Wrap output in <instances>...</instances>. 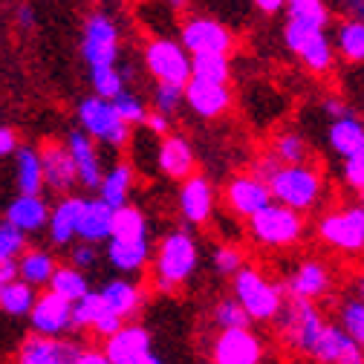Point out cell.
<instances>
[{
    "mask_svg": "<svg viewBox=\"0 0 364 364\" xmlns=\"http://www.w3.org/2000/svg\"><path fill=\"white\" fill-rule=\"evenodd\" d=\"M15 148H18V136H15V130L0 127V159H4V156H12Z\"/></svg>",
    "mask_w": 364,
    "mask_h": 364,
    "instance_id": "db71d44e",
    "label": "cell"
},
{
    "mask_svg": "<svg viewBox=\"0 0 364 364\" xmlns=\"http://www.w3.org/2000/svg\"><path fill=\"white\" fill-rule=\"evenodd\" d=\"M278 165H281V162H278L275 156H260V159H257V162L252 165V173H255V176H260V179L266 182V179H269L272 173L278 171Z\"/></svg>",
    "mask_w": 364,
    "mask_h": 364,
    "instance_id": "f5cc1de1",
    "label": "cell"
},
{
    "mask_svg": "<svg viewBox=\"0 0 364 364\" xmlns=\"http://www.w3.org/2000/svg\"><path fill=\"white\" fill-rule=\"evenodd\" d=\"M225 197H229V205L235 214L240 217H252L255 211H260L266 203H272V191L269 186L255 176V173H240L229 182V191H225Z\"/></svg>",
    "mask_w": 364,
    "mask_h": 364,
    "instance_id": "603a6c76",
    "label": "cell"
},
{
    "mask_svg": "<svg viewBox=\"0 0 364 364\" xmlns=\"http://www.w3.org/2000/svg\"><path fill=\"white\" fill-rule=\"evenodd\" d=\"M191 75L229 84V78H232L229 53H191Z\"/></svg>",
    "mask_w": 364,
    "mask_h": 364,
    "instance_id": "8d00e7d4",
    "label": "cell"
},
{
    "mask_svg": "<svg viewBox=\"0 0 364 364\" xmlns=\"http://www.w3.org/2000/svg\"><path fill=\"white\" fill-rule=\"evenodd\" d=\"M211 260H214V272H217L220 278H232L235 272L243 266V255L235 246H217L214 255H211Z\"/></svg>",
    "mask_w": 364,
    "mask_h": 364,
    "instance_id": "f6af8a7d",
    "label": "cell"
},
{
    "mask_svg": "<svg viewBox=\"0 0 364 364\" xmlns=\"http://www.w3.org/2000/svg\"><path fill=\"white\" fill-rule=\"evenodd\" d=\"M252 4L263 12V15H278L284 9V0H252Z\"/></svg>",
    "mask_w": 364,
    "mask_h": 364,
    "instance_id": "91938a15",
    "label": "cell"
},
{
    "mask_svg": "<svg viewBox=\"0 0 364 364\" xmlns=\"http://www.w3.org/2000/svg\"><path fill=\"white\" fill-rule=\"evenodd\" d=\"M47 287L55 295L67 298V301H78L90 289V278H87V272H81L78 266L67 263V266H55V272H53V278H50Z\"/></svg>",
    "mask_w": 364,
    "mask_h": 364,
    "instance_id": "836d02e7",
    "label": "cell"
},
{
    "mask_svg": "<svg viewBox=\"0 0 364 364\" xmlns=\"http://www.w3.org/2000/svg\"><path fill=\"white\" fill-rule=\"evenodd\" d=\"M81 58L93 67H113L119 61V26L110 15L93 12L87 15L81 29Z\"/></svg>",
    "mask_w": 364,
    "mask_h": 364,
    "instance_id": "ba28073f",
    "label": "cell"
},
{
    "mask_svg": "<svg viewBox=\"0 0 364 364\" xmlns=\"http://www.w3.org/2000/svg\"><path fill=\"white\" fill-rule=\"evenodd\" d=\"M179 43L188 53H232L235 38L214 18H188L179 29Z\"/></svg>",
    "mask_w": 364,
    "mask_h": 364,
    "instance_id": "4fadbf2b",
    "label": "cell"
},
{
    "mask_svg": "<svg viewBox=\"0 0 364 364\" xmlns=\"http://www.w3.org/2000/svg\"><path fill=\"white\" fill-rule=\"evenodd\" d=\"M361 188H364V186H361ZM361 188H358V191H361Z\"/></svg>",
    "mask_w": 364,
    "mask_h": 364,
    "instance_id": "e7e4bbea",
    "label": "cell"
},
{
    "mask_svg": "<svg viewBox=\"0 0 364 364\" xmlns=\"http://www.w3.org/2000/svg\"><path fill=\"white\" fill-rule=\"evenodd\" d=\"M159 148H156V165L165 176L171 179H186L188 173H194V165H197V156H194V148L186 136L179 133H165L159 136Z\"/></svg>",
    "mask_w": 364,
    "mask_h": 364,
    "instance_id": "7402d4cb",
    "label": "cell"
},
{
    "mask_svg": "<svg viewBox=\"0 0 364 364\" xmlns=\"http://www.w3.org/2000/svg\"><path fill=\"white\" fill-rule=\"evenodd\" d=\"M15 21H18V26H21V29H32V26H35V9H32L29 4L18 6V12H15Z\"/></svg>",
    "mask_w": 364,
    "mask_h": 364,
    "instance_id": "6f0895ef",
    "label": "cell"
},
{
    "mask_svg": "<svg viewBox=\"0 0 364 364\" xmlns=\"http://www.w3.org/2000/svg\"><path fill=\"white\" fill-rule=\"evenodd\" d=\"M105 312H110V306L105 304V298H102V292H93V289H87L78 301H73V312H70V324H73V330L75 333H81V330H90L93 327L99 318L105 315Z\"/></svg>",
    "mask_w": 364,
    "mask_h": 364,
    "instance_id": "e575fe53",
    "label": "cell"
},
{
    "mask_svg": "<svg viewBox=\"0 0 364 364\" xmlns=\"http://www.w3.org/2000/svg\"><path fill=\"white\" fill-rule=\"evenodd\" d=\"M165 4H168L171 12H182V9L188 6V0H165Z\"/></svg>",
    "mask_w": 364,
    "mask_h": 364,
    "instance_id": "94428289",
    "label": "cell"
},
{
    "mask_svg": "<svg viewBox=\"0 0 364 364\" xmlns=\"http://www.w3.org/2000/svg\"><path fill=\"white\" fill-rule=\"evenodd\" d=\"M64 145L73 156V165H75V173H78V186H84L87 191H96L99 182H102V173H105L96 139L84 130H70Z\"/></svg>",
    "mask_w": 364,
    "mask_h": 364,
    "instance_id": "d6986e66",
    "label": "cell"
},
{
    "mask_svg": "<svg viewBox=\"0 0 364 364\" xmlns=\"http://www.w3.org/2000/svg\"><path fill=\"white\" fill-rule=\"evenodd\" d=\"M130 188H133V168L127 162H116L110 171L102 173V182L96 191L107 205L119 208L130 203Z\"/></svg>",
    "mask_w": 364,
    "mask_h": 364,
    "instance_id": "f546056e",
    "label": "cell"
},
{
    "mask_svg": "<svg viewBox=\"0 0 364 364\" xmlns=\"http://www.w3.org/2000/svg\"><path fill=\"white\" fill-rule=\"evenodd\" d=\"M355 292H358V298L364 301V272L358 275V281H355Z\"/></svg>",
    "mask_w": 364,
    "mask_h": 364,
    "instance_id": "6125c7cd",
    "label": "cell"
},
{
    "mask_svg": "<svg viewBox=\"0 0 364 364\" xmlns=\"http://www.w3.org/2000/svg\"><path fill=\"white\" fill-rule=\"evenodd\" d=\"M18 278V257H6L0 255V287H4L6 281Z\"/></svg>",
    "mask_w": 364,
    "mask_h": 364,
    "instance_id": "11a10c76",
    "label": "cell"
},
{
    "mask_svg": "<svg viewBox=\"0 0 364 364\" xmlns=\"http://www.w3.org/2000/svg\"><path fill=\"white\" fill-rule=\"evenodd\" d=\"M284 43L289 47V53H295L306 64V70H312L318 75L330 73L336 64V50H333V41H330L327 29L315 26V23L289 18L287 29H284Z\"/></svg>",
    "mask_w": 364,
    "mask_h": 364,
    "instance_id": "8992f818",
    "label": "cell"
},
{
    "mask_svg": "<svg viewBox=\"0 0 364 364\" xmlns=\"http://www.w3.org/2000/svg\"><path fill=\"white\" fill-rule=\"evenodd\" d=\"M338 324L355 338V344L364 350V301L361 298H344L338 304Z\"/></svg>",
    "mask_w": 364,
    "mask_h": 364,
    "instance_id": "60d3db41",
    "label": "cell"
},
{
    "mask_svg": "<svg viewBox=\"0 0 364 364\" xmlns=\"http://www.w3.org/2000/svg\"><path fill=\"white\" fill-rule=\"evenodd\" d=\"M249 220V232L257 243L263 246H275V249H284V246H292L301 240L304 235V217L301 211L284 205V203H266L260 211H255Z\"/></svg>",
    "mask_w": 364,
    "mask_h": 364,
    "instance_id": "5b68a950",
    "label": "cell"
},
{
    "mask_svg": "<svg viewBox=\"0 0 364 364\" xmlns=\"http://www.w3.org/2000/svg\"><path fill=\"white\" fill-rule=\"evenodd\" d=\"M105 358L110 364H159L162 355L154 353V338L142 324H122L105 338Z\"/></svg>",
    "mask_w": 364,
    "mask_h": 364,
    "instance_id": "30bf717a",
    "label": "cell"
},
{
    "mask_svg": "<svg viewBox=\"0 0 364 364\" xmlns=\"http://www.w3.org/2000/svg\"><path fill=\"white\" fill-rule=\"evenodd\" d=\"M333 50H336L341 58H347L350 64H364V21L347 15V18L336 26Z\"/></svg>",
    "mask_w": 364,
    "mask_h": 364,
    "instance_id": "1f68e13d",
    "label": "cell"
},
{
    "mask_svg": "<svg viewBox=\"0 0 364 364\" xmlns=\"http://www.w3.org/2000/svg\"><path fill=\"white\" fill-rule=\"evenodd\" d=\"M266 347L252 333V327H229L220 330L214 344H211V358L217 364H257L263 361Z\"/></svg>",
    "mask_w": 364,
    "mask_h": 364,
    "instance_id": "7c38bea8",
    "label": "cell"
},
{
    "mask_svg": "<svg viewBox=\"0 0 364 364\" xmlns=\"http://www.w3.org/2000/svg\"><path fill=\"white\" fill-rule=\"evenodd\" d=\"M341 179H344V186L358 191L364 186V148H358L355 154H350L344 159V168H341Z\"/></svg>",
    "mask_w": 364,
    "mask_h": 364,
    "instance_id": "7dc6e473",
    "label": "cell"
},
{
    "mask_svg": "<svg viewBox=\"0 0 364 364\" xmlns=\"http://www.w3.org/2000/svg\"><path fill=\"white\" fill-rule=\"evenodd\" d=\"M321 110H324V116H330V119H338V116H347V113H355V107H350L344 99H338V96H327L324 102H321Z\"/></svg>",
    "mask_w": 364,
    "mask_h": 364,
    "instance_id": "816d5d0a",
    "label": "cell"
},
{
    "mask_svg": "<svg viewBox=\"0 0 364 364\" xmlns=\"http://www.w3.org/2000/svg\"><path fill=\"white\" fill-rule=\"evenodd\" d=\"M284 9H287L289 18L315 23L321 29L330 26V6L324 4V0H284Z\"/></svg>",
    "mask_w": 364,
    "mask_h": 364,
    "instance_id": "f35d334b",
    "label": "cell"
},
{
    "mask_svg": "<svg viewBox=\"0 0 364 364\" xmlns=\"http://www.w3.org/2000/svg\"><path fill=\"white\" fill-rule=\"evenodd\" d=\"M232 281H235V298L249 312L252 321H275V315L287 298L281 284L266 281L252 266H240L232 275Z\"/></svg>",
    "mask_w": 364,
    "mask_h": 364,
    "instance_id": "277c9868",
    "label": "cell"
},
{
    "mask_svg": "<svg viewBox=\"0 0 364 364\" xmlns=\"http://www.w3.org/2000/svg\"><path fill=\"white\" fill-rule=\"evenodd\" d=\"M122 324H124V318H119L116 312H105V315L99 318V321H96L93 327H90V333L99 336V338H107V336H110V333H116Z\"/></svg>",
    "mask_w": 364,
    "mask_h": 364,
    "instance_id": "681fc988",
    "label": "cell"
},
{
    "mask_svg": "<svg viewBox=\"0 0 364 364\" xmlns=\"http://www.w3.org/2000/svg\"><path fill=\"white\" fill-rule=\"evenodd\" d=\"M338 9H344L350 18L364 21V0H338Z\"/></svg>",
    "mask_w": 364,
    "mask_h": 364,
    "instance_id": "680465c9",
    "label": "cell"
},
{
    "mask_svg": "<svg viewBox=\"0 0 364 364\" xmlns=\"http://www.w3.org/2000/svg\"><path fill=\"white\" fill-rule=\"evenodd\" d=\"M318 237L338 252H361L364 249V208L347 205L341 211H330L318 220Z\"/></svg>",
    "mask_w": 364,
    "mask_h": 364,
    "instance_id": "8fae6325",
    "label": "cell"
},
{
    "mask_svg": "<svg viewBox=\"0 0 364 364\" xmlns=\"http://www.w3.org/2000/svg\"><path fill=\"white\" fill-rule=\"evenodd\" d=\"M102 298H105V304L110 306V312H116L119 318H133V315H139L142 312V306H145V292L136 287L133 281H124V278H113V281H107L102 289Z\"/></svg>",
    "mask_w": 364,
    "mask_h": 364,
    "instance_id": "f1b7e54d",
    "label": "cell"
},
{
    "mask_svg": "<svg viewBox=\"0 0 364 364\" xmlns=\"http://www.w3.org/2000/svg\"><path fill=\"white\" fill-rule=\"evenodd\" d=\"M281 287H284V295L318 301V298H324V295L330 292L333 275H330V269H327L321 260H306V263H301L295 272H289V278H287Z\"/></svg>",
    "mask_w": 364,
    "mask_h": 364,
    "instance_id": "44dd1931",
    "label": "cell"
},
{
    "mask_svg": "<svg viewBox=\"0 0 364 364\" xmlns=\"http://www.w3.org/2000/svg\"><path fill=\"white\" fill-rule=\"evenodd\" d=\"M38 292L32 284L21 281V278H12L0 287V309L6 315H29L32 304H35Z\"/></svg>",
    "mask_w": 364,
    "mask_h": 364,
    "instance_id": "d590c367",
    "label": "cell"
},
{
    "mask_svg": "<svg viewBox=\"0 0 364 364\" xmlns=\"http://www.w3.org/2000/svg\"><path fill=\"white\" fill-rule=\"evenodd\" d=\"M179 214L188 225H203L214 214V186L203 173H188L179 186Z\"/></svg>",
    "mask_w": 364,
    "mask_h": 364,
    "instance_id": "ffe728a7",
    "label": "cell"
},
{
    "mask_svg": "<svg viewBox=\"0 0 364 364\" xmlns=\"http://www.w3.org/2000/svg\"><path fill=\"white\" fill-rule=\"evenodd\" d=\"M272 156L281 165H298L306 162V142L298 130H284L272 139Z\"/></svg>",
    "mask_w": 364,
    "mask_h": 364,
    "instance_id": "74e56055",
    "label": "cell"
},
{
    "mask_svg": "<svg viewBox=\"0 0 364 364\" xmlns=\"http://www.w3.org/2000/svg\"><path fill=\"white\" fill-rule=\"evenodd\" d=\"M70 263L78 266L81 272H90V269H96L99 266V252H96V243H87L81 240L78 246L70 249Z\"/></svg>",
    "mask_w": 364,
    "mask_h": 364,
    "instance_id": "c3c4849f",
    "label": "cell"
},
{
    "mask_svg": "<svg viewBox=\"0 0 364 364\" xmlns=\"http://www.w3.org/2000/svg\"><path fill=\"white\" fill-rule=\"evenodd\" d=\"M145 70L156 81L186 87L191 78V53L173 38H154L145 47Z\"/></svg>",
    "mask_w": 364,
    "mask_h": 364,
    "instance_id": "9c48e42d",
    "label": "cell"
},
{
    "mask_svg": "<svg viewBox=\"0 0 364 364\" xmlns=\"http://www.w3.org/2000/svg\"><path fill=\"white\" fill-rule=\"evenodd\" d=\"M47 217H50V205L41 194H21L18 191V197L6 208V220L12 225H18L21 232H26V235H35V232L47 229Z\"/></svg>",
    "mask_w": 364,
    "mask_h": 364,
    "instance_id": "484cf974",
    "label": "cell"
},
{
    "mask_svg": "<svg viewBox=\"0 0 364 364\" xmlns=\"http://www.w3.org/2000/svg\"><path fill=\"white\" fill-rule=\"evenodd\" d=\"M55 257L47 252V249H23L21 257H18V278L32 284L35 289L38 287H47L53 272H55Z\"/></svg>",
    "mask_w": 364,
    "mask_h": 364,
    "instance_id": "4dcf8cb0",
    "label": "cell"
},
{
    "mask_svg": "<svg viewBox=\"0 0 364 364\" xmlns=\"http://www.w3.org/2000/svg\"><path fill=\"white\" fill-rule=\"evenodd\" d=\"M358 197H361V203H358V205H361V208H364V188H361V191H358Z\"/></svg>",
    "mask_w": 364,
    "mask_h": 364,
    "instance_id": "be15d7a7",
    "label": "cell"
},
{
    "mask_svg": "<svg viewBox=\"0 0 364 364\" xmlns=\"http://www.w3.org/2000/svg\"><path fill=\"white\" fill-rule=\"evenodd\" d=\"M23 249H26V232H21L18 225H12L9 220H4V223H0V255L21 257Z\"/></svg>",
    "mask_w": 364,
    "mask_h": 364,
    "instance_id": "bcb514c9",
    "label": "cell"
},
{
    "mask_svg": "<svg viewBox=\"0 0 364 364\" xmlns=\"http://www.w3.org/2000/svg\"><path fill=\"white\" fill-rule=\"evenodd\" d=\"M327 145L338 159H347L350 154L364 148V119H358V113H347V116L330 119Z\"/></svg>",
    "mask_w": 364,
    "mask_h": 364,
    "instance_id": "4316f807",
    "label": "cell"
},
{
    "mask_svg": "<svg viewBox=\"0 0 364 364\" xmlns=\"http://www.w3.org/2000/svg\"><path fill=\"white\" fill-rule=\"evenodd\" d=\"M107 260L116 272L122 275H136L142 272L151 260V240H119V237H107Z\"/></svg>",
    "mask_w": 364,
    "mask_h": 364,
    "instance_id": "83f0119b",
    "label": "cell"
},
{
    "mask_svg": "<svg viewBox=\"0 0 364 364\" xmlns=\"http://www.w3.org/2000/svg\"><path fill=\"white\" fill-rule=\"evenodd\" d=\"M275 321H278V333H281L284 344L301 355H309L318 333H321V327L327 324V318L315 306V301L287 295L278 315H275Z\"/></svg>",
    "mask_w": 364,
    "mask_h": 364,
    "instance_id": "7a4b0ae2",
    "label": "cell"
},
{
    "mask_svg": "<svg viewBox=\"0 0 364 364\" xmlns=\"http://www.w3.org/2000/svg\"><path fill=\"white\" fill-rule=\"evenodd\" d=\"M84 344L70 341L64 336H43L32 333L18 347V361L23 364H75Z\"/></svg>",
    "mask_w": 364,
    "mask_h": 364,
    "instance_id": "5bb4252c",
    "label": "cell"
},
{
    "mask_svg": "<svg viewBox=\"0 0 364 364\" xmlns=\"http://www.w3.org/2000/svg\"><path fill=\"white\" fill-rule=\"evenodd\" d=\"M182 102H186V96H182V87L179 84H168V81H156L154 87V93H151V105L154 110L165 113V116H173Z\"/></svg>",
    "mask_w": 364,
    "mask_h": 364,
    "instance_id": "ee69618b",
    "label": "cell"
},
{
    "mask_svg": "<svg viewBox=\"0 0 364 364\" xmlns=\"http://www.w3.org/2000/svg\"><path fill=\"white\" fill-rule=\"evenodd\" d=\"M15 186L21 194H41L43 173H41L38 148H29V145L15 148Z\"/></svg>",
    "mask_w": 364,
    "mask_h": 364,
    "instance_id": "d6a6232c",
    "label": "cell"
},
{
    "mask_svg": "<svg viewBox=\"0 0 364 364\" xmlns=\"http://www.w3.org/2000/svg\"><path fill=\"white\" fill-rule=\"evenodd\" d=\"M113 205H107L102 197L96 200H84L81 205V214H78V229H75V237L78 240H87V243H105L113 232Z\"/></svg>",
    "mask_w": 364,
    "mask_h": 364,
    "instance_id": "d4e9b609",
    "label": "cell"
},
{
    "mask_svg": "<svg viewBox=\"0 0 364 364\" xmlns=\"http://www.w3.org/2000/svg\"><path fill=\"white\" fill-rule=\"evenodd\" d=\"M78 122H81L84 133H90L96 142H102L107 148H124L130 139V124L119 119L110 99H102V96L81 99L78 102Z\"/></svg>",
    "mask_w": 364,
    "mask_h": 364,
    "instance_id": "52a82bcc",
    "label": "cell"
},
{
    "mask_svg": "<svg viewBox=\"0 0 364 364\" xmlns=\"http://www.w3.org/2000/svg\"><path fill=\"white\" fill-rule=\"evenodd\" d=\"M110 105H113V110L119 113V119L127 122L130 127H139V124L145 122V116H148L145 99L136 96V93H130V90H122V93H116V96L110 99Z\"/></svg>",
    "mask_w": 364,
    "mask_h": 364,
    "instance_id": "b9f144b4",
    "label": "cell"
},
{
    "mask_svg": "<svg viewBox=\"0 0 364 364\" xmlns=\"http://www.w3.org/2000/svg\"><path fill=\"white\" fill-rule=\"evenodd\" d=\"M90 84H93L96 90V96L102 99H113L116 93H122L124 90V73L113 67H93L90 70Z\"/></svg>",
    "mask_w": 364,
    "mask_h": 364,
    "instance_id": "7bdbcfd3",
    "label": "cell"
},
{
    "mask_svg": "<svg viewBox=\"0 0 364 364\" xmlns=\"http://www.w3.org/2000/svg\"><path fill=\"white\" fill-rule=\"evenodd\" d=\"M266 186L272 191V200L284 203L295 211H312L324 194V179L315 168L306 162L298 165H278V171L266 179Z\"/></svg>",
    "mask_w": 364,
    "mask_h": 364,
    "instance_id": "6da1fadb",
    "label": "cell"
},
{
    "mask_svg": "<svg viewBox=\"0 0 364 364\" xmlns=\"http://www.w3.org/2000/svg\"><path fill=\"white\" fill-rule=\"evenodd\" d=\"M182 96H186V105L200 119H220L232 107V90L229 84H220V81H205L191 75L186 87H182Z\"/></svg>",
    "mask_w": 364,
    "mask_h": 364,
    "instance_id": "e0dca14e",
    "label": "cell"
},
{
    "mask_svg": "<svg viewBox=\"0 0 364 364\" xmlns=\"http://www.w3.org/2000/svg\"><path fill=\"white\" fill-rule=\"evenodd\" d=\"M211 321L217 330H229V327H252V318L249 312L240 306V301L232 295V298H223L217 301L214 312H211Z\"/></svg>",
    "mask_w": 364,
    "mask_h": 364,
    "instance_id": "ab89813d",
    "label": "cell"
},
{
    "mask_svg": "<svg viewBox=\"0 0 364 364\" xmlns=\"http://www.w3.org/2000/svg\"><path fill=\"white\" fill-rule=\"evenodd\" d=\"M197 240L186 229L165 235L156 252V289L173 292L179 284H186L197 269Z\"/></svg>",
    "mask_w": 364,
    "mask_h": 364,
    "instance_id": "3957f363",
    "label": "cell"
},
{
    "mask_svg": "<svg viewBox=\"0 0 364 364\" xmlns=\"http://www.w3.org/2000/svg\"><path fill=\"white\" fill-rule=\"evenodd\" d=\"M361 252H364V249H361Z\"/></svg>",
    "mask_w": 364,
    "mask_h": 364,
    "instance_id": "03108f58",
    "label": "cell"
},
{
    "mask_svg": "<svg viewBox=\"0 0 364 364\" xmlns=\"http://www.w3.org/2000/svg\"><path fill=\"white\" fill-rule=\"evenodd\" d=\"M41 173H43V188H50L55 194H70L78 186V173L73 165V156L67 145L61 142H47L41 151Z\"/></svg>",
    "mask_w": 364,
    "mask_h": 364,
    "instance_id": "ac0fdd59",
    "label": "cell"
},
{
    "mask_svg": "<svg viewBox=\"0 0 364 364\" xmlns=\"http://www.w3.org/2000/svg\"><path fill=\"white\" fill-rule=\"evenodd\" d=\"M70 312H73V301L55 295L53 289L41 292L35 298L32 309H29L32 333H43V336H67V333H73Z\"/></svg>",
    "mask_w": 364,
    "mask_h": 364,
    "instance_id": "2e32d148",
    "label": "cell"
},
{
    "mask_svg": "<svg viewBox=\"0 0 364 364\" xmlns=\"http://www.w3.org/2000/svg\"><path fill=\"white\" fill-rule=\"evenodd\" d=\"M309 358L327 361V364H364V350L355 344V338L341 324H324L318 333Z\"/></svg>",
    "mask_w": 364,
    "mask_h": 364,
    "instance_id": "9a60e30c",
    "label": "cell"
},
{
    "mask_svg": "<svg viewBox=\"0 0 364 364\" xmlns=\"http://www.w3.org/2000/svg\"><path fill=\"white\" fill-rule=\"evenodd\" d=\"M81 205H84V197L64 194V197L58 200V205L50 208V217H47V235H50V243H53V246H58V249L73 246V240H75V229H78Z\"/></svg>",
    "mask_w": 364,
    "mask_h": 364,
    "instance_id": "cb8c5ba5",
    "label": "cell"
},
{
    "mask_svg": "<svg viewBox=\"0 0 364 364\" xmlns=\"http://www.w3.org/2000/svg\"><path fill=\"white\" fill-rule=\"evenodd\" d=\"M142 127H145L148 133H154V136H165V133H171V116H165V113H159V110H154V113L148 110Z\"/></svg>",
    "mask_w": 364,
    "mask_h": 364,
    "instance_id": "f907efd6",
    "label": "cell"
},
{
    "mask_svg": "<svg viewBox=\"0 0 364 364\" xmlns=\"http://www.w3.org/2000/svg\"><path fill=\"white\" fill-rule=\"evenodd\" d=\"M105 350H90V347H81L78 353V361L75 364H105Z\"/></svg>",
    "mask_w": 364,
    "mask_h": 364,
    "instance_id": "9f6ffc18",
    "label": "cell"
}]
</instances>
